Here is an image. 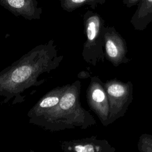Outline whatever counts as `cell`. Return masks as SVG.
<instances>
[{"instance_id":"obj_1","label":"cell","mask_w":152,"mask_h":152,"mask_svg":"<svg viewBox=\"0 0 152 152\" xmlns=\"http://www.w3.org/2000/svg\"><path fill=\"white\" fill-rule=\"evenodd\" d=\"M60 58L53 40L38 45L0 71V104L15 105L46 80L45 77L58 66Z\"/></svg>"},{"instance_id":"obj_2","label":"cell","mask_w":152,"mask_h":152,"mask_svg":"<svg viewBox=\"0 0 152 152\" xmlns=\"http://www.w3.org/2000/svg\"><path fill=\"white\" fill-rule=\"evenodd\" d=\"M0 5L14 15L30 21L40 20L43 11L36 0H0Z\"/></svg>"},{"instance_id":"obj_3","label":"cell","mask_w":152,"mask_h":152,"mask_svg":"<svg viewBox=\"0 0 152 152\" xmlns=\"http://www.w3.org/2000/svg\"><path fill=\"white\" fill-rule=\"evenodd\" d=\"M64 91L65 90L62 88H56L41 97L27 113L30 120L33 122L37 121L47 112L56 106L59 103Z\"/></svg>"},{"instance_id":"obj_4","label":"cell","mask_w":152,"mask_h":152,"mask_svg":"<svg viewBox=\"0 0 152 152\" xmlns=\"http://www.w3.org/2000/svg\"><path fill=\"white\" fill-rule=\"evenodd\" d=\"M98 29L99 23L97 19L91 20L88 23L87 27V36L90 41H92L96 38L97 34Z\"/></svg>"},{"instance_id":"obj_5","label":"cell","mask_w":152,"mask_h":152,"mask_svg":"<svg viewBox=\"0 0 152 152\" xmlns=\"http://www.w3.org/2000/svg\"><path fill=\"white\" fill-rule=\"evenodd\" d=\"M109 95L113 97H121L125 93V87L119 84H112L110 85L107 89Z\"/></svg>"},{"instance_id":"obj_6","label":"cell","mask_w":152,"mask_h":152,"mask_svg":"<svg viewBox=\"0 0 152 152\" xmlns=\"http://www.w3.org/2000/svg\"><path fill=\"white\" fill-rule=\"evenodd\" d=\"M106 50L109 57L115 58L118 56L119 52L118 48L115 43L110 40H108L106 43Z\"/></svg>"},{"instance_id":"obj_7","label":"cell","mask_w":152,"mask_h":152,"mask_svg":"<svg viewBox=\"0 0 152 152\" xmlns=\"http://www.w3.org/2000/svg\"><path fill=\"white\" fill-rule=\"evenodd\" d=\"M91 98L94 102L100 103L105 100L106 96L104 91L102 89L95 88L91 93Z\"/></svg>"},{"instance_id":"obj_8","label":"cell","mask_w":152,"mask_h":152,"mask_svg":"<svg viewBox=\"0 0 152 152\" xmlns=\"http://www.w3.org/2000/svg\"><path fill=\"white\" fill-rule=\"evenodd\" d=\"M76 152H94V147L90 144H87L85 145H77L74 147Z\"/></svg>"}]
</instances>
